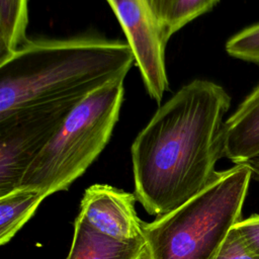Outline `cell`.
I'll return each instance as SVG.
<instances>
[{"label":"cell","instance_id":"cell-1","mask_svg":"<svg viewBox=\"0 0 259 259\" xmlns=\"http://www.w3.org/2000/svg\"><path fill=\"white\" fill-rule=\"evenodd\" d=\"M231 97L195 79L162 104L132 148L135 194L150 214L169 213L200 192L224 157V116Z\"/></svg>","mask_w":259,"mask_h":259},{"label":"cell","instance_id":"cell-2","mask_svg":"<svg viewBox=\"0 0 259 259\" xmlns=\"http://www.w3.org/2000/svg\"><path fill=\"white\" fill-rule=\"evenodd\" d=\"M136 64L127 41L94 35L28 38L0 60V115L34 104L84 99Z\"/></svg>","mask_w":259,"mask_h":259},{"label":"cell","instance_id":"cell-3","mask_svg":"<svg viewBox=\"0 0 259 259\" xmlns=\"http://www.w3.org/2000/svg\"><path fill=\"white\" fill-rule=\"evenodd\" d=\"M252 177L244 163L214 174L195 196L152 223H144L143 259H214L240 221Z\"/></svg>","mask_w":259,"mask_h":259},{"label":"cell","instance_id":"cell-4","mask_svg":"<svg viewBox=\"0 0 259 259\" xmlns=\"http://www.w3.org/2000/svg\"><path fill=\"white\" fill-rule=\"evenodd\" d=\"M123 80L117 79L80 101L30 164L20 187L47 194L67 190L107 145L122 105Z\"/></svg>","mask_w":259,"mask_h":259},{"label":"cell","instance_id":"cell-5","mask_svg":"<svg viewBox=\"0 0 259 259\" xmlns=\"http://www.w3.org/2000/svg\"><path fill=\"white\" fill-rule=\"evenodd\" d=\"M82 100L28 105L0 115V196L20 187L30 164Z\"/></svg>","mask_w":259,"mask_h":259},{"label":"cell","instance_id":"cell-6","mask_svg":"<svg viewBox=\"0 0 259 259\" xmlns=\"http://www.w3.org/2000/svg\"><path fill=\"white\" fill-rule=\"evenodd\" d=\"M126 36L148 94L160 103L169 89L162 27L147 0H106Z\"/></svg>","mask_w":259,"mask_h":259},{"label":"cell","instance_id":"cell-7","mask_svg":"<svg viewBox=\"0 0 259 259\" xmlns=\"http://www.w3.org/2000/svg\"><path fill=\"white\" fill-rule=\"evenodd\" d=\"M136 194L108 184L88 187L81 201L80 214L98 232L116 240L144 238V222L135 209Z\"/></svg>","mask_w":259,"mask_h":259},{"label":"cell","instance_id":"cell-8","mask_svg":"<svg viewBox=\"0 0 259 259\" xmlns=\"http://www.w3.org/2000/svg\"><path fill=\"white\" fill-rule=\"evenodd\" d=\"M259 154V85L224 123V157L235 164Z\"/></svg>","mask_w":259,"mask_h":259},{"label":"cell","instance_id":"cell-9","mask_svg":"<svg viewBox=\"0 0 259 259\" xmlns=\"http://www.w3.org/2000/svg\"><path fill=\"white\" fill-rule=\"evenodd\" d=\"M145 246V237L126 241L113 239L95 230L79 213L67 259H143Z\"/></svg>","mask_w":259,"mask_h":259},{"label":"cell","instance_id":"cell-10","mask_svg":"<svg viewBox=\"0 0 259 259\" xmlns=\"http://www.w3.org/2000/svg\"><path fill=\"white\" fill-rule=\"evenodd\" d=\"M47 197L38 189L18 187L0 196V244L5 245L33 215Z\"/></svg>","mask_w":259,"mask_h":259},{"label":"cell","instance_id":"cell-11","mask_svg":"<svg viewBox=\"0 0 259 259\" xmlns=\"http://www.w3.org/2000/svg\"><path fill=\"white\" fill-rule=\"evenodd\" d=\"M28 0H0V60L28 39Z\"/></svg>","mask_w":259,"mask_h":259},{"label":"cell","instance_id":"cell-12","mask_svg":"<svg viewBox=\"0 0 259 259\" xmlns=\"http://www.w3.org/2000/svg\"><path fill=\"white\" fill-rule=\"evenodd\" d=\"M220 0H174L162 31L168 42L169 38L184 25L196 17L211 10Z\"/></svg>","mask_w":259,"mask_h":259},{"label":"cell","instance_id":"cell-13","mask_svg":"<svg viewBox=\"0 0 259 259\" xmlns=\"http://www.w3.org/2000/svg\"><path fill=\"white\" fill-rule=\"evenodd\" d=\"M226 51L236 59L259 63V23L233 35L226 44Z\"/></svg>","mask_w":259,"mask_h":259},{"label":"cell","instance_id":"cell-14","mask_svg":"<svg viewBox=\"0 0 259 259\" xmlns=\"http://www.w3.org/2000/svg\"><path fill=\"white\" fill-rule=\"evenodd\" d=\"M214 259H259V255L248 246L233 227L222 243Z\"/></svg>","mask_w":259,"mask_h":259},{"label":"cell","instance_id":"cell-15","mask_svg":"<svg viewBox=\"0 0 259 259\" xmlns=\"http://www.w3.org/2000/svg\"><path fill=\"white\" fill-rule=\"evenodd\" d=\"M234 227L248 246L259 255V213H254L248 219L239 221Z\"/></svg>","mask_w":259,"mask_h":259},{"label":"cell","instance_id":"cell-16","mask_svg":"<svg viewBox=\"0 0 259 259\" xmlns=\"http://www.w3.org/2000/svg\"><path fill=\"white\" fill-rule=\"evenodd\" d=\"M153 13L163 27L174 0H147Z\"/></svg>","mask_w":259,"mask_h":259},{"label":"cell","instance_id":"cell-17","mask_svg":"<svg viewBox=\"0 0 259 259\" xmlns=\"http://www.w3.org/2000/svg\"><path fill=\"white\" fill-rule=\"evenodd\" d=\"M244 164H246L251 169L252 176L254 175L256 179L259 181V154L245 161Z\"/></svg>","mask_w":259,"mask_h":259}]
</instances>
